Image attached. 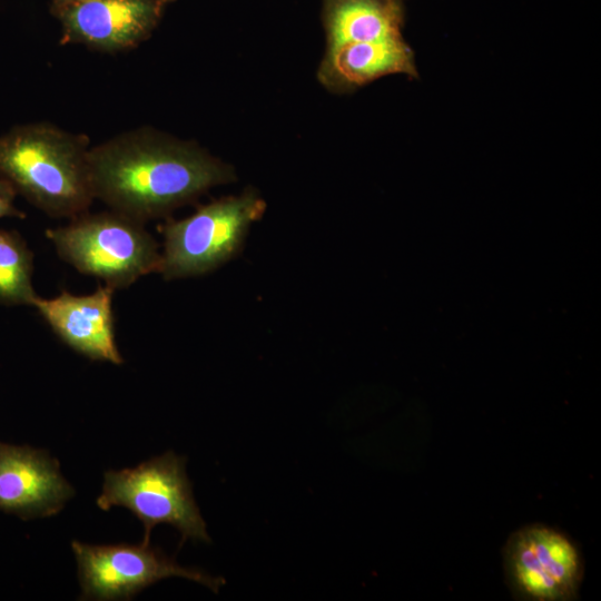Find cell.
<instances>
[{"mask_svg": "<svg viewBox=\"0 0 601 601\" xmlns=\"http://www.w3.org/2000/svg\"><path fill=\"white\" fill-rule=\"evenodd\" d=\"M33 253L16 230L0 229V304L32 306Z\"/></svg>", "mask_w": 601, "mask_h": 601, "instance_id": "7c38bea8", "label": "cell"}, {"mask_svg": "<svg viewBox=\"0 0 601 601\" xmlns=\"http://www.w3.org/2000/svg\"><path fill=\"white\" fill-rule=\"evenodd\" d=\"M81 599L128 600L160 580L180 577L217 593L225 580L179 565L150 542L141 544H88L72 541Z\"/></svg>", "mask_w": 601, "mask_h": 601, "instance_id": "52a82bcc", "label": "cell"}, {"mask_svg": "<svg viewBox=\"0 0 601 601\" xmlns=\"http://www.w3.org/2000/svg\"><path fill=\"white\" fill-rule=\"evenodd\" d=\"M404 1L322 0L326 49L317 71L331 92L349 93L382 77L417 78L403 37Z\"/></svg>", "mask_w": 601, "mask_h": 601, "instance_id": "7a4b0ae2", "label": "cell"}, {"mask_svg": "<svg viewBox=\"0 0 601 601\" xmlns=\"http://www.w3.org/2000/svg\"><path fill=\"white\" fill-rule=\"evenodd\" d=\"M17 195L18 193L13 185L0 174V218L26 217V214L14 206V199Z\"/></svg>", "mask_w": 601, "mask_h": 601, "instance_id": "4fadbf2b", "label": "cell"}, {"mask_svg": "<svg viewBox=\"0 0 601 601\" xmlns=\"http://www.w3.org/2000/svg\"><path fill=\"white\" fill-rule=\"evenodd\" d=\"M88 168L95 199L144 224L236 179L196 142L147 126L90 147Z\"/></svg>", "mask_w": 601, "mask_h": 601, "instance_id": "6da1fadb", "label": "cell"}, {"mask_svg": "<svg viewBox=\"0 0 601 601\" xmlns=\"http://www.w3.org/2000/svg\"><path fill=\"white\" fill-rule=\"evenodd\" d=\"M89 137L47 121L19 125L0 136V174L51 217L73 218L95 200Z\"/></svg>", "mask_w": 601, "mask_h": 601, "instance_id": "3957f363", "label": "cell"}, {"mask_svg": "<svg viewBox=\"0 0 601 601\" xmlns=\"http://www.w3.org/2000/svg\"><path fill=\"white\" fill-rule=\"evenodd\" d=\"M88 0H51L50 12L57 17L66 8Z\"/></svg>", "mask_w": 601, "mask_h": 601, "instance_id": "5bb4252c", "label": "cell"}, {"mask_svg": "<svg viewBox=\"0 0 601 601\" xmlns=\"http://www.w3.org/2000/svg\"><path fill=\"white\" fill-rule=\"evenodd\" d=\"M266 208L255 190L201 205L183 219L159 226L164 236L158 274L167 280L213 272L240 250L250 225Z\"/></svg>", "mask_w": 601, "mask_h": 601, "instance_id": "8992f818", "label": "cell"}, {"mask_svg": "<svg viewBox=\"0 0 601 601\" xmlns=\"http://www.w3.org/2000/svg\"><path fill=\"white\" fill-rule=\"evenodd\" d=\"M46 236L61 259L115 290L159 268V247L145 224L112 209L85 211Z\"/></svg>", "mask_w": 601, "mask_h": 601, "instance_id": "277c9868", "label": "cell"}, {"mask_svg": "<svg viewBox=\"0 0 601 601\" xmlns=\"http://www.w3.org/2000/svg\"><path fill=\"white\" fill-rule=\"evenodd\" d=\"M401 1H404V0H401Z\"/></svg>", "mask_w": 601, "mask_h": 601, "instance_id": "9a60e30c", "label": "cell"}, {"mask_svg": "<svg viewBox=\"0 0 601 601\" xmlns=\"http://www.w3.org/2000/svg\"><path fill=\"white\" fill-rule=\"evenodd\" d=\"M97 505L104 511L114 506L131 511L144 525L146 543L161 523L176 528L181 543L188 539L210 542L186 473V457L171 451L135 467L105 472Z\"/></svg>", "mask_w": 601, "mask_h": 601, "instance_id": "5b68a950", "label": "cell"}, {"mask_svg": "<svg viewBox=\"0 0 601 601\" xmlns=\"http://www.w3.org/2000/svg\"><path fill=\"white\" fill-rule=\"evenodd\" d=\"M73 495L46 451L0 442V511L22 520L52 516Z\"/></svg>", "mask_w": 601, "mask_h": 601, "instance_id": "30bf717a", "label": "cell"}, {"mask_svg": "<svg viewBox=\"0 0 601 601\" xmlns=\"http://www.w3.org/2000/svg\"><path fill=\"white\" fill-rule=\"evenodd\" d=\"M503 565L513 595L528 601L574 600L583 579V561L575 543L544 524L513 532L503 549Z\"/></svg>", "mask_w": 601, "mask_h": 601, "instance_id": "ba28073f", "label": "cell"}, {"mask_svg": "<svg viewBox=\"0 0 601 601\" xmlns=\"http://www.w3.org/2000/svg\"><path fill=\"white\" fill-rule=\"evenodd\" d=\"M114 293L108 285H99L82 296L63 290L52 298L37 296L32 306L75 352L92 361L121 365L124 358L115 337Z\"/></svg>", "mask_w": 601, "mask_h": 601, "instance_id": "8fae6325", "label": "cell"}, {"mask_svg": "<svg viewBox=\"0 0 601 601\" xmlns=\"http://www.w3.org/2000/svg\"><path fill=\"white\" fill-rule=\"evenodd\" d=\"M176 0H88L62 10L59 43L100 52L130 50L146 41Z\"/></svg>", "mask_w": 601, "mask_h": 601, "instance_id": "9c48e42d", "label": "cell"}]
</instances>
